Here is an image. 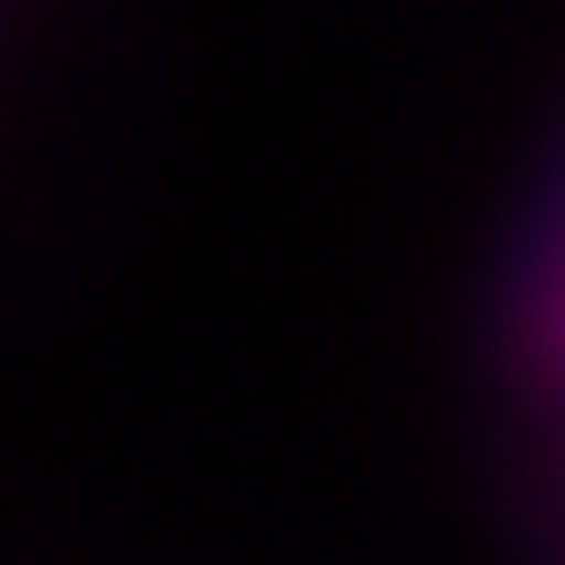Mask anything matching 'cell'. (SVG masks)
Here are the masks:
<instances>
[]
</instances>
